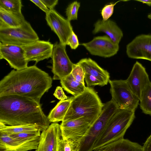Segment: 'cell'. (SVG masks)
<instances>
[{
  "label": "cell",
  "mask_w": 151,
  "mask_h": 151,
  "mask_svg": "<svg viewBox=\"0 0 151 151\" xmlns=\"http://www.w3.org/2000/svg\"><path fill=\"white\" fill-rule=\"evenodd\" d=\"M0 59H4L11 68L16 70L28 67L24 51L22 47L12 45L4 44L0 42Z\"/></svg>",
  "instance_id": "7c38bea8"
},
{
  "label": "cell",
  "mask_w": 151,
  "mask_h": 151,
  "mask_svg": "<svg viewBox=\"0 0 151 151\" xmlns=\"http://www.w3.org/2000/svg\"><path fill=\"white\" fill-rule=\"evenodd\" d=\"M111 100L119 109L135 111L139 100L126 80H110Z\"/></svg>",
  "instance_id": "52a82bcc"
},
{
  "label": "cell",
  "mask_w": 151,
  "mask_h": 151,
  "mask_svg": "<svg viewBox=\"0 0 151 151\" xmlns=\"http://www.w3.org/2000/svg\"><path fill=\"white\" fill-rule=\"evenodd\" d=\"M67 45H69L72 49H76L79 45V42L76 35L73 31L69 37Z\"/></svg>",
  "instance_id": "836d02e7"
},
{
  "label": "cell",
  "mask_w": 151,
  "mask_h": 151,
  "mask_svg": "<svg viewBox=\"0 0 151 151\" xmlns=\"http://www.w3.org/2000/svg\"><path fill=\"white\" fill-rule=\"evenodd\" d=\"M77 63L83 68L85 74L96 78L105 85L110 80L109 74L106 70L101 68L91 59L84 58L80 60Z\"/></svg>",
  "instance_id": "ac0fdd59"
},
{
  "label": "cell",
  "mask_w": 151,
  "mask_h": 151,
  "mask_svg": "<svg viewBox=\"0 0 151 151\" xmlns=\"http://www.w3.org/2000/svg\"><path fill=\"white\" fill-rule=\"evenodd\" d=\"M66 46L60 42L53 44L51 58L52 60V71L54 80H60L70 74L74 64L67 55Z\"/></svg>",
  "instance_id": "ba28073f"
},
{
  "label": "cell",
  "mask_w": 151,
  "mask_h": 151,
  "mask_svg": "<svg viewBox=\"0 0 151 151\" xmlns=\"http://www.w3.org/2000/svg\"><path fill=\"white\" fill-rule=\"evenodd\" d=\"M40 136L26 141L14 147L0 149V151H28L36 149L39 145Z\"/></svg>",
  "instance_id": "d4e9b609"
},
{
  "label": "cell",
  "mask_w": 151,
  "mask_h": 151,
  "mask_svg": "<svg viewBox=\"0 0 151 151\" xmlns=\"http://www.w3.org/2000/svg\"><path fill=\"white\" fill-rule=\"evenodd\" d=\"M121 1H118L114 3H111L105 5L102 9L101 12L103 20H106L109 19L113 14L114 6L118 2Z\"/></svg>",
  "instance_id": "1f68e13d"
},
{
  "label": "cell",
  "mask_w": 151,
  "mask_h": 151,
  "mask_svg": "<svg viewBox=\"0 0 151 151\" xmlns=\"http://www.w3.org/2000/svg\"><path fill=\"white\" fill-rule=\"evenodd\" d=\"M41 1L50 10L54 9V8L58 2V0H41Z\"/></svg>",
  "instance_id": "d590c367"
},
{
  "label": "cell",
  "mask_w": 151,
  "mask_h": 151,
  "mask_svg": "<svg viewBox=\"0 0 151 151\" xmlns=\"http://www.w3.org/2000/svg\"><path fill=\"white\" fill-rule=\"evenodd\" d=\"M136 1H138L139 2H142L143 3L146 4L147 5L150 6H151V0H136Z\"/></svg>",
  "instance_id": "f35d334b"
},
{
  "label": "cell",
  "mask_w": 151,
  "mask_h": 151,
  "mask_svg": "<svg viewBox=\"0 0 151 151\" xmlns=\"http://www.w3.org/2000/svg\"><path fill=\"white\" fill-rule=\"evenodd\" d=\"M22 6L21 0H0V7L13 13L22 14Z\"/></svg>",
  "instance_id": "484cf974"
},
{
  "label": "cell",
  "mask_w": 151,
  "mask_h": 151,
  "mask_svg": "<svg viewBox=\"0 0 151 151\" xmlns=\"http://www.w3.org/2000/svg\"><path fill=\"white\" fill-rule=\"evenodd\" d=\"M94 122L85 117L62 122V138L78 142L86 134Z\"/></svg>",
  "instance_id": "9c48e42d"
},
{
  "label": "cell",
  "mask_w": 151,
  "mask_h": 151,
  "mask_svg": "<svg viewBox=\"0 0 151 151\" xmlns=\"http://www.w3.org/2000/svg\"><path fill=\"white\" fill-rule=\"evenodd\" d=\"M100 149L104 151H143V147L137 143L123 138L109 144Z\"/></svg>",
  "instance_id": "d6986e66"
},
{
  "label": "cell",
  "mask_w": 151,
  "mask_h": 151,
  "mask_svg": "<svg viewBox=\"0 0 151 151\" xmlns=\"http://www.w3.org/2000/svg\"><path fill=\"white\" fill-rule=\"evenodd\" d=\"M25 20L22 14L13 13L0 7V28L17 27Z\"/></svg>",
  "instance_id": "ffe728a7"
},
{
  "label": "cell",
  "mask_w": 151,
  "mask_h": 151,
  "mask_svg": "<svg viewBox=\"0 0 151 151\" xmlns=\"http://www.w3.org/2000/svg\"><path fill=\"white\" fill-rule=\"evenodd\" d=\"M81 45L91 55L105 58L114 56L119 48V44L114 43L106 35L95 37L91 41Z\"/></svg>",
  "instance_id": "30bf717a"
},
{
  "label": "cell",
  "mask_w": 151,
  "mask_h": 151,
  "mask_svg": "<svg viewBox=\"0 0 151 151\" xmlns=\"http://www.w3.org/2000/svg\"><path fill=\"white\" fill-rule=\"evenodd\" d=\"M142 147L143 151H151V134L147 138Z\"/></svg>",
  "instance_id": "74e56055"
},
{
  "label": "cell",
  "mask_w": 151,
  "mask_h": 151,
  "mask_svg": "<svg viewBox=\"0 0 151 151\" xmlns=\"http://www.w3.org/2000/svg\"><path fill=\"white\" fill-rule=\"evenodd\" d=\"M61 137L60 124L52 123L41 134L39 143L35 151H57Z\"/></svg>",
  "instance_id": "2e32d148"
},
{
  "label": "cell",
  "mask_w": 151,
  "mask_h": 151,
  "mask_svg": "<svg viewBox=\"0 0 151 151\" xmlns=\"http://www.w3.org/2000/svg\"><path fill=\"white\" fill-rule=\"evenodd\" d=\"M84 79L87 87L98 85L103 86L104 84L95 77L89 74H85Z\"/></svg>",
  "instance_id": "d6a6232c"
},
{
  "label": "cell",
  "mask_w": 151,
  "mask_h": 151,
  "mask_svg": "<svg viewBox=\"0 0 151 151\" xmlns=\"http://www.w3.org/2000/svg\"><path fill=\"white\" fill-rule=\"evenodd\" d=\"M72 100V98L60 100L50 111L47 118L50 122L57 123L63 121L67 112Z\"/></svg>",
  "instance_id": "44dd1931"
},
{
  "label": "cell",
  "mask_w": 151,
  "mask_h": 151,
  "mask_svg": "<svg viewBox=\"0 0 151 151\" xmlns=\"http://www.w3.org/2000/svg\"><path fill=\"white\" fill-rule=\"evenodd\" d=\"M30 1L45 12L46 14L48 13L50 11V10L46 7L41 0H30Z\"/></svg>",
  "instance_id": "8d00e7d4"
},
{
  "label": "cell",
  "mask_w": 151,
  "mask_h": 151,
  "mask_svg": "<svg viewBox=\"0 0 151 151\" xmlns=\"http://www.w3.org/2000/svg\"><path fill=\"white\" fill-rule=\"evenodd\" d=\"M71 73L75 79L85 84L84 79L85 74L80 65L77 63L74 64Z\"/></svg>",
  "instance_id": "4dcf8cb0"
},
{
  "label": "cell",
  "mask_w": 151,
  "mask_h": 151,
  "mask_svg": "<svg viewBox=\"0 0 151 151\" xmlns=\"http://www.w3.org/2000/svg\"><path fill=\"white\" fill-rule=\"evenodd\" d=\"M25 57L29 62L39 61L51 58L53 44L49 41L38 40L31 43L21 46Z\"/></svg>",
  "instance_id": "5bb4252c"
},
{
  "label": "cell",
  "mask_w": 151,
  "mask_h": 151,
  "mask_svg": "<svg viewBox=\"0 0 151 151\" xmlns=\"http://www.w3.org/2000/svg\"><path fill=\"white\" fill-rule=\"evenodd\" d=\"M40 130L33 132H23L10 135L9 136L14 138L22 141L27 140L41 135Z\"/></svg>",
  "instance_id": "f546056e"
},
{
  "label": "cell",
  "mask_w": 151,
  "mask_h": 151,
  "mask_svg": "<svg viewBox=\"0 0 151 151\" xmlns=\"http://www.w3.org/2000/svg\"><path fill=\"white\" fill-rule=\"evenodd\" d=\"M140 107L142 112L151 116V82L142 91L139 100Z\"/></svg>",
  "instance_id": "cb8c5ba5"
},
{
  "label": "cell",
  "mask_w": 151,
  "mask_h": 151,
  "mask_svg": "<svg viewBox=\"0 0 151 151\" xmlns=\"http://www.w3.org/2000/svg\"><path fill=\"white\" fill-rule=\"evenodd\" d=\"M38 40L37 34L26 20L17 27L0 28V42L4 44L22 46Z\"/></svg>",
  "instance_id": "8992f818"
},
{
  "label": "cell",
  "mask_w": 151,
  "mask_h": 151,
  "mask_svg": "<svg viewBox=\"0 0 151 151\" xmlns=\"http://www.w3.org/2000/svg\"><path fill=\"white\" fill-rule=\"evenodd\" d=\"M71 98L70 107L63 121L85 117L95 122L104 106L97 93L90 87H86L83 92Z\"/></svg>",
  "instance_id": "3957f363"
},
{
  "label": "cell",
  "mask_w": 151,
  "mask_h": 151,
  "mask_svg": "<svg viewBox=\"0 0 151 151\" xmlns=\"http://www.w3.org/2000/svg\"><path fill=\"white\" fill-rule=\"evenodd\" d=\"M0 122L9 126L34 125L42 132L50 123L40 103L16 95L0 97Z\"/></svg>",
  "instance_id": "7a4b0ae2"
},
{
  "label": "cell",
  "mask_w": 151,
  "mask_h": 151,
  "mask_svg": "<svg viewBox=\"0 0 151 151\" xmlns=\"http://www.w3.org/2000/svg\"><path fill=\"white\" fill-rule=\"evenodd\" d=\"M93 34L99 32L105 33L115 43L119 44L123 36V32L116 24L109 19L99 20L95 24Z\"/></svg>",
  "instance_id": "e0dca14e"
},
{
  "label": "cell",
  "mask_w": 151,
  "mask_h": 151,
  "mask_svg": "<svg viewBox=\"0 0 151 151\" xmlns=\"http://www.w3.org/2000/svg\"><path fill=\"white\" fill-rule=\"evenodd\" d=\"M126 53L130 58L151 61V35L137 36L127 45Z\"/></svg>",
  "instance_id": "4fadbf2b"
},
{
  "label": "cell",
  "mask_w": 151,
  "mask_h": 151,
  "mask_svg": "<svg viewBox=\"0 0 151 151\" xmlns=\"http://www.w3.org/2000/svg\"><path fill=\"white\" fill-rule=\"evenodd\" d=\"M53 95L60 100H65L68 99V98L64 93L62 88L60 86L56 87Z\"/></svg>",
  "instance_id": "e575fe53"
},
{
  "label": "cell",
  "mask_w": 151,
  "mask_h": 151,
  "mask_svg": "<svg viewBox=\"0 0 151 151\" xmlns=\"http://www.w3.org/2000/svg\"><path fill=\"white\" fill-rule=\"evenodd\" d=\"M49 74L35 65L20 70H13L0 81V97L16 95L40 103V99L52 87Z\"/></svg>",
  "instance_id": "6da1fadb"
},
{
  "label": "cell",
  "mask_w": 151,
  "mask_h": 151,
  "mask_svg": "<svg viewBox=\"0 0 151 151\" xmlns=\"http://www.w3.org/2000/svg\"><path fill=\"white\" fill-rule=\"evenodd\" d=\"M119 109L111 100L105 104L98 118L85 135L77 142V151H93L95 143L108 122Z\"/></svg>",
  "instance_id": "5b68a950"
},
{
  "label": "cell",
  "mask_w": 151,
  "mask_h": 151,
  "mask_svg": "<svg viewBox=\"0 0 151 151\" xmlns=\"http://www.w3.org/2000/svg\"><path fill=\"white\" fill-rule=\"evenodd\" d=\"M77 142L63 138L59 141L57 151H77Z\"/></svg>",
  "instance_id": "83f0119b"
},
{
  "label": "cell",
  "mask_w": 151,
  "mask_h": 151,
  "mask_svg": "<svg viewBox=\"0 0 151 151\" xmlns=\"http://www.w3.org/2000/svg\"><path fill=\"white\" fill-rule=\"evenodd\" d=\"M126 81L139 100L142 91L150 81L145 68L137 61L134 64Z\"/></svg>",
  "instance_id": "9a60e30c"
},
{
  "label": "cell",
  "mask_w": 151,
  "mask_h": 151,
  "mask_svg": "<svg viewBox=\"0 0 151 151\" xmlns=\"http://www.w3.org/2000/svg\"><path fill=\"white\" fill-rule=\"evenodd\" d=\"M39 130L38 127L33 124L15 126L6 125L0 122V133L8 135L23 132L37 131Z\"/></svg>",
  "instance_id": "603a6c76"
},
{
  "label": "cell",
  "mask_w": 151,
  "mask_h": 151,
  "mask_svg": "<svg viewBox=\"0 0 151 151\" xmlns=\"http://www.w3.org/2000/svg\"><path fill=\"white\" fill-rule=\"evenodd\" d=\"M80 6V3L75 1L68 5L65 11L67 19L70 21L72 20H77L78 12Z\"/></svg>",
  "instance_id": "f1b7e54d"
},
{
  "label": "cell",
  "mask_w": 151,
  "mask_h": 151,
  "mask_svg": "<svg viewBox=\"0 0 151 151\" xmlns=\"http://www.w3.org/2000/svg\"><path fill=\"white\" fill-rule=\"evenodd\" d=\"M45 19L51 29L58 36L60 42L67 45L68 39L73 31L70 21L54 9L46 14Z\"/></svg>",
  "instance_id": "8fae6325"
},
{
  "label": "cell",
  "mask_w": 151,
  "mask_h": 151,
  "mask_svg": "<svg viewBox=\"0 0 151 151\" xmlns=\"http://www.w3.org/2000/svg\"><path fill=\"white\" fill-rule=\"evenodd\" d=\"M25 141L13 138L7 134L0 133V149L17 146Z\"/></svg>",
  "instance_id": "4316f807"
},
{
  "label": "cell",
  "mask_w": 151,
  "mask_h": 151,
  "mask_svg": "<svg viewBox=\"0 0 151 151\" xmlns=\"http://www.w3.org/2000/svg\"><path fill=\"white\" fill-rule=\"evenodd\" d=\"M135 111L118 109L111 117L94 146L93 150L124 138L135 118Z\"/></svg>",
  "instance_id": "277c9868"
},
{
  "label": "cell",
  "mask_w": 151,
  "mask_h": 151,
  "mask_svg": "<svg viewBox=\"0 0 151 151\" xmlns=\"http://www.w3.org/2000/svg\"><path fill=\"white\" fill-rule=\"evenodd\" d=\"M104 151L102 150H100V149H99V150H96V151Z\"/></svg>",
  "instance_id": "60d3db41"
},
{
  "label": "cell",
  "mask_w": 151,
  "mask_h": 151,
  "mask_svg": "<svg viewBox=\"0 0 151 151\" xmlns=\"http://www.w3.org/2000/svg\"><path fill=\"white\" fill-rule=\"evenodd\" d=\"M60 83L64 90L74 96L83 92L86 88L85 84L75 79L71 73L60 80Z\"/></svg>",
  "instance_id": "7402d4cb"
},
{
  "label": "cell",
  "mask_w": 151,
  "mask_h": 151,
  "mask_svg": "<svg viewBox=\"0 0 151 151\" xmlns=\"http://www.w3.org/2000/svg\"><path fill=\"white\" fill-rule=\"evenodd\" d=\"M147 17L149 19H151V13L147 16Z\"/></svg>",
  "instance_id": "ab89813d"
}]
</instances>
